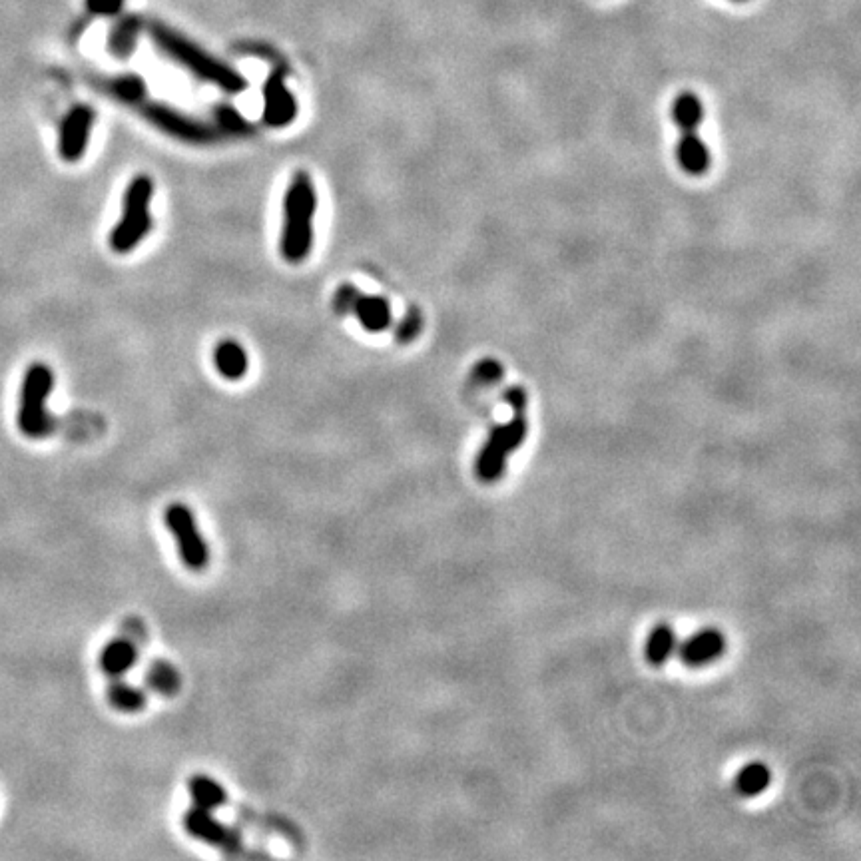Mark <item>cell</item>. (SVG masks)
<instances>
[{
  "instance_id": "cell-17",
  "label": "cell",
  "mask_w": 861,
  "mask_h": 861,
  "mask_svg": "<svg viewBox=\"0 0 861 861\" xmlns=\"http://www.w3.org/2000/svg\"><path fill=\"white\" fill-rule=\"evenodd\" d=\"M355 313L361 325L369 331H383L391 323V307L383 297H357L355 295Z\"/></svg>"
},
{
  "instance_id": "cell-19",
  "label": "cell",
  "mask_w": 861,
  "mask_h": 861,
  "mask_svg": "<svg viewBox=\"0 0 861 861\" xmlns=\"http://www.w3.org/2000/svg\"><path fill=\"white\" fill-rule=\"evenodd\" d=\"M770 782H772L770 768L762 762H750L738 772L736 790L746 798H754V796H760L764 790H768Z\"/></svg>"
},
{
  "instance_id": "cell-22",
  "label": "cell",
  "mask_w": 861,
  "mask_h": 861,
  "mask_svg": "<svg viewBox=\"0 0 861 861\" xmlns=\"http://www.w3.org/2000/svg\"><path fill=\"white\" fill-rule=\"evenodd\" d=\"M501 375H503V369H501V365H499L497 361H493V359L481 361V363L477 365V369H475V377H477L481 383H495Z\"/></svg>"
},
{
  "instance_id": "cell-10",
  "label": "cell",
  "mask_w": 861,
  "mask_h": 861,
  "mask_svg": "<svg viewBox=\"0 0 861 861\" xmlns=\"http://www.w3.org/2000/svg\"><path fill=\"white\" fill-rule=\"evenodd\" d=\"M726 648V638L716 628H704L694 632L678 648V656L688 666H704L720 658Z\"/></svg>"
},
{
  "instance_id": "cell-25",
  "label": "cell",
  "mask_w": 861,
  "mask_h": 861,
  "mask_svg": "<svg viewBox=\"0 0 861 861\" xmlns=\"http://www.w3.org/2000/svg\"><path fill=\"white\" fill-rule=\"evenodd\" d=\"M732 2H746V0H732Z\"/></svg>"
},
{
  "instance_id": "cell-12",
  "label": "cell",
  "mask_w": 861,
  "mask_h": 861,
  "mask_svg": "<svg viewBox=\"0 0 861 861\" xmlns=\"http://www.w3.org/2000/svg\"><path fill=\"white\" fill-rule=\"evenodd\" d=\"M138 646L132 638L120 636L110 640L100 656H98V664L100 670L112 680V678H124L136 664H138Z\"/></svg>"
},
{
  "instance_id": "cell-6",
  "label": "cell",
  "mask_w": 861,
  "mask_h": 861,
  "mask_svg": "<svg viewBox=\"0 0 861 861\" xmlns=\"http://www.w3.org/2000/svg\"><path fill=\"white\" fill-rule=\"evenodd\" d=\"M152 180L148 176H138L126 190L124 196V212L110 236V246L118 254H126L134 250L150 232V202H152Z\"/></svg>"
},
{
  "instance_id": "cell-15",
  "label": "cell",
  "mask_w": 861,
  "mask_h": 861,
  "mask_svg": "<svg viewBox=\"0 0 861 861\" xmlns=\"http://www.w3.org/2000/svg\"><path fill=\"white\" fill-rule=\"evenodd\" d=\"M142 28H144L142 18H138L134 14L120 18L114 24V28L110 32V38H108L110 52L114 56H118V58L130 56L134 52V48H136V42H138V36L142 32Z\"/></svg>"
},
{
  "instance_id": "cell-18",
  "label": "cell",
  "mask_w": 861,
  "mask_h": 861,
  "mask_svg": "<svg viewBox=\"0 0 861 861\" xmlns=\"http://www.w3.org/2000/svg\"><path fill=\"white\" fill-rule=\"evenodd\" d=\"M676 650V632L668 624H658L650 630L646 640V660L652 666H662Z\"/></svg>"
},
{
  "instance_id": "cell-3",
  "label": "cell",
  "mask_w": 861,
  "mask_h": 861,
  "mask_svg": "<svg viewBox=\"0 0 861 861\" xmlns=\"http://www.w3.org/2000/svg\"><path fill=\"white\" fill-rule=\"evenodd\" d=\"M313 214H315V190L309 176L299 172L289 184L286 202H284L282 254L291 264L303 262L311 250Z\"/></svg>"
},
{
  "instance_id": "cell-24",
  "label": "cell",
  "mask_w": 861,
  "mask_h": 861,
  "mask_svg": "<svg viewBox=\"0 0 861 861\" xmlns=\"http://www.w3.org/2000/svg\"><path fill=\"white\" fill-rule=\"evenodd\" d=\"M419 327H421V317H419V313L417 311H411L407 317H405V321H403V325H401V329L397 331L399 333V339H409V337H415V333L419 331Z\"/></svg>"
},
{
  "instance_id": "cell-23",
  "label": "cell",
  "mask_w": 861,
  "mask_h": 861,
  "mask_svg": "<svg viewBox=\"0 0 861 861\" xmlns=\"http://www.w3.org/2000/svg\"><path fill=\"white\" fill-rule=\"evenodd\" d=\"M124 6V0H86V8L98 16H114Z\"/></svg>"
},
{
  "instance_id": "cell-20",
  "label": "cell",
  "mask_w": 861,
  "mask_h": 861,
  "mask_svg": "<svg viewBox=\"0 0 861 861\" xmlns=\"http://www.w3.org/2000/svg\"><path fill=\"white\" fill-rule=\"evenodd\" d=\"M216 365L228 379H240L248 371L246 351L236 341H224L216 349Z\"/></svg>"
},
{
  "instance_id": "cell-13",
  "label": "cell",
  "mask_w": 861,
  "mask_h": 861,
  "mask_svg": "<svg viewBox=\"0 0 861 861\" xmlns=\"http://www.w3.org/2000/svg\"><path fill=\"white\" fill-rule=\"evenodd\" d=\"M188 794L194 808L218 812L228 804V790L208 774H194L188 778Z\"/></svg>"
},
{
  "instance_id": "cell-1",
  "label": "cell",
  "mask_w": 861,
  "mask_h": 861,
  "mask_svg": "<svg viewBox=\"0 0 861 861\" xmlns=\"http://www.w3.org/2000/svg\"><path fill=\"white\" fill-rule=\"evenodd\" d=\"M148 32L158 50H162L168 58H172L204 82L216 84L226 92H242L248 88V80L242 74H238L222 60L214 58L210 52L202 50L198 44H194L174 28L162 22H152Z\"/></svg>"
},
{
  "instance_id": "cell-8",
  "label": "cell",
  "mask_w": 861,
  "mask_h": 861,
  "mask_svg": "<svg viewBox=\"0 0 861 861\" xmlns=\"http://www.w3.org/2000/svg\"><path fill=\"white\" fill-rule=\"evenodd\" d=\"M182 824H184V830L190 838H194V840H198V842H202L214 850H220L224 854H240L244 850L242 834L236 828L218 820L214 816V812L200 810V808L192 806L184 814Z\"/></svg>"
},
{
  "instance_id": "cell-2",
  "label": "cell",
  "mask_w": 861,
  "mask_h": 861,
  "mask_svg": "<svg viewBox=\"0 0 861 861\" xmlns=\"http://www.w3.org/2000/svg\"><path fill=\"white\" fill-rule=\"evenodd\" d=\"M505 401L513 409V417L511 421L497 425L491 431L487 443L483 445L475 461V473L483 483H493L503 475L509 455L521 447V443L529 433V423L525 415L527 411L525 391L521 387H511L505 393Z\"/></svg>"
},
{
  "instance_id": "cell-9",
  "label": "cell",
  "mask_w": 861,
  "mask_h": 861,
  "mask_svg": "<svg viewBox=\"0 0 861 861\" xmlns=\"http://www.w3.org/2000/svg\"><path fill=\"white\" fill-rule=\"evenodd\" d=\"M94 124V112L90 106H74L62 120L58 134V154L64 162H78L88 146V138Z\"/></svg>"
},
{
  "instance_id": "cell-14",
  "label": "cell",
  "mask_w": 861,
  "mask_h": 861,
  "mask_svg": "<svg viewBox=\"0 0 861 861\" xmlns=\"http://www.w3.org/2000/svg\"><path fill=\"white\" fill-rule=\"evenodd\" d=\"M106 698H108V704L122 714H138L148 704L146 692L126 682L124 678H112L110 686L106 688Z\"/></svg>"
},
{
  "instance_id": "cell-5",
  "label": "cell",
  "mask_w": 861,
  "mask_h": 861,
  "mask_svg": "<svg viewBox=\"0 0 861 861\" xmlns=\"http://www.w3.org/2000/svg\"><path fill=\"white\" fill-rule=\"evenodd\" d=\"M674 122L680 128V140L676 148L680 168L690 176H704L710 168V152L704 140L698 136V126L704 120V106L700 98L684 90L672 104Z\"/></svg>"
},
{
  "instance_id": "cell-4",
  "label": "cell",
  "mask_w": 861,
  "mask_h": 861,
  "mask_svg": "<svg viewBox=\"0 0 861 861\" xmlns=\"http://www.w3.org/2000/svg\"><path fill=\"white\" fill-rule=\"evenodd\" d=\"M54 389V373L44 363H32L22 379L16 413L18 429L28 439H42L52 431L48 399Z\"/></svg>"
},
{
  "instance_id": "cell-16",
  "label": "cell",
  "mask_w": 861,
  "mask_h": 861,
  "mask_svg": "<svg viewBox=\"0 0 861 861\" xmlns=\"http://www.w3.org/2000/svg\"><path fill=\"white\" fill-rule=\"evenodd\" d=\"M146 686L148 690L160 696H176L182 688V676L176 666L166 660H154L146 670Z\"/></svg>"
},
{
  "instance_id": "cell-11",
  "label": "cell",
  "mask_w": 861,
  "mask_h": 861,
  "mask_svg": "<svg viewBox=\"0 0 861 861\" xmlns=\"http://www.w3.org/2000/svg\"><path fill=\"white\" fill-rule=\"evenodd\" d=\"M297 114L295 100L287 90L284 76L280 72L270 74L264 90V120L274 128L289 124Z\"/></svg>"
},
{
  "instance_id": "cell-21",
  "label": "cell",
  "mask_w": 861,
  "mask_h": 861,
  "mask_svg": "<svg viewBox=\"0 0 861 861\" xmlns=\"http://www.w3.org/2000/svg\"><path fill=\"white\" fill-rule=\"evenodd\" d=\"M152 118H154L158 124H162L166 130H170V132H174V134H178V136H186V138L198 140V138H202V134H204V130H202L200 126H196L194 122H188V120H184V118H180V116H176V114H170V110L154 108V110H152Z\"/></svg>"
},
{
  "instance_id": "cell-7",
  "label": "cell",
  "mask_w": 861,
  "mask_h": 861,
  "mask_svg": "<svg viewBox=\"0 0 861 861\" xmlns=\"http://www.w3.org/2000/svg\"><path fill=\"white\" fill-rule=\"evenodd\" d=\"M164 523L174 537L182 565L192 573H202L210 565V545L206 543L194 511L184 503H170Z\"/></svg>"
}]
</instances>
